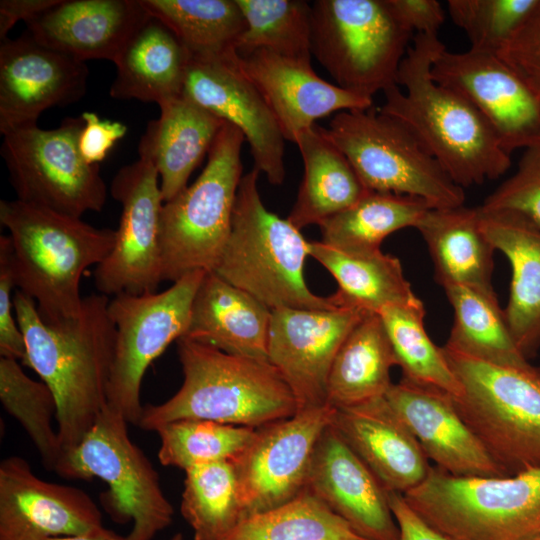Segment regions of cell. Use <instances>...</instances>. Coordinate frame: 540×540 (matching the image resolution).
I'll use <instances>...</instances> for the list:
<instances>
[{"label":"cell","mask_w":540,"mask_h":540,"mask_svg":"<svg viewBox=\"0 0 540 540\" xmlns=\"http://www.w3.org/2000/svg\"><path fill=\"white\" fill-rule=\"evenodd\" d=\"M396 359L378 313H368L339 348L327 380V405L356 406L384 397Z\"/></svg>","instance_id":"cell-33"},{"label":"cell","mask_w":540,"mask_h":540,"mask_svg":"<svg viewBox=\"0 0 540 540\" xmlns=\"http://www.w3.org/2000/svg\"><path fill=\"white\" fill-rule=\"evenodd\" d=\"M205 273L190 272L159 293H123L109 301L116 342L107 406L122 414L128 423L138 425L140 420L141 385L147 368L170 343L184 336Z\"/></svg>","instance_id":"cell-13"},{"label":"cell","mask_w":540,"mask_h":540,"mask_svg":"<svg viewBox=\"0 0 540 540\" xmlns=\"http://www.w3.org/2000/svg\"><path fill=\"white\" fill-rule=\"evenodd\" d=\"M182 94L237 127L250 146L254 168L269 183H283L285 138L263 96L239 68L236 52L215 58L190 56Z\"/></svg>","instance_id":"cell-18"},{"label":"cell","mask_w":540,"mask_h":540,"mask_svg":"<svg viewBox=\"0 0 540 540\" xmlns=\"http://www.w3.org/2000/svg\"><path fill=\"white\" fill-rule=\"evenodd\" d=\"M8 229L9 257L16 287L34 300L40 317L55 323L81 310L80 279L112 251L116 230L15 200L0 201Z\"/></svg>","instance_id":"cell-3"},{"label":"cell","mask_w":540,"mask_h":540,"mask_svg":"<svg viewBox=\"0 0 540 540\" xmlns=\"http://www.w3.org/2000/svg\"><path fill=\"white\" fill-rule=\"evenodd\" d=\"M478 207L485 213L518 216L540 228V144L524 149L514 174Z\"/></svg>","instance_id":"cell-44"},{"label":"cell","mask_w":540,"mask_h":540,"mask_svg":"<svg viewBox=\"0 0 540 540\" xmlns=\"http://www.w3.org/2000/svg\"><path fill=\"white\" fill-rule=\"evenodd\" d=\"M385 399L436 467L459 477H507L458 414L453 395L402 378Z\"/></svg>","instance_id":"cell-22"},{"label":"cell","mask_w":540,"mask_h":540,"mask_svg":"<svg viewBox=\"0 0 540 540\" xmlns=\"http://www.w3.org/2000/svg\"><path fill=\"white\" fill-rule=\"evenodd\" d=\"M108 296L83 298L80 312L63 321L45 322L33 299L14 293V312L23 334L26 366L53 392L62 456L73 450L107 407L116 327Z\"/></svg>","instance_id":"cell-1"},{"label":"cell","mask_w":540,"mask_h":540,"mask_svg":"<svg viewBox=\"0 0 540 540\" xmlns=\"http://www.w3.org/2000/svg\"><path fill=\"white\" fill-rule=\"evenodd\" d=\"M180 511L194 540H225L244 519L233 462L186 470Z\"/></svg>","instance_id":"cell-37"},{"label":"cell","mask_w":540,"mask_h":540,"mask_svg":"<svg viewBox=\"0 0 540 540\" xmlns=\"http://www.w3.org/2000/svg\"><path fill=\"white\" fill-rule=\"evenodd\" d=\"M45 540H126V537L102 526L80 535L53 537Z\"/></svg>","instance_id":"cell-51"},{"label":"cell","mask_w":540,"mask_h":540,"mask_svg":"<svg viewBox=\"0 0 540 540\" xmlns=\"http://www.w3.org/2000/svg\"><path fill=\"white\" fill-rule=\"evenodd\" d=\"M431 76L463 96L509 154L540 144V95L497 54L445 48L435 59Z\"/></svg>","instance_id":"cell-16"},{"label":"cell","mask_w":540,"mask_h":540,"mask_svg":"<svg viewBox=\"0 0 540 540\" xmlns=\"http://www.w3.org/2000/svg\"><path fill=\"white\" fill-rule=\"evenodd\" d=\"M378 314L403 379L438 388L453 396L461 394V385L442 347L436 346L425 330V308L421 300L387 306Z\"/></svg>","instance_id":"cell-39"},{"label":"cell","mask_w":540,"mask_h":540,"mask_svg":"<svg viewBox=\"0 0 540 540\" xmlns=\"http://www.w3.org/2000/svg\"><path fill=\"white\" fill-rule=\"evenodd\" d=\"M141 3L176 35L192 57L234 54L245 29L236 0H141Z\"/></svg>","instance_id":"cell-34"},{"label":"cell","mask_w":540,"mask_h":540,"mask_svg":"<svg viewBox=\"0 0 540 540\" xmlns=\"http://www.w3.org/2000/svg\"><path fill=\"white\" fill-rule=\"evenodd\" d=\"M388 502L399 529L398 540H451L426 523L402 493L388 491Z\"/></svg>","instance_id":"cell-49"},{"label":"cell","mask_w":540,"mask_h":540,"mask_svg":"<svg viewBox=\"0 0 540 540\" xmlns=\"http://www.w3.org/2000/svg\"><path fill=\"white\" fill-rule=\"evenodd\" d=\"M455 408L507 476L540 468V366L487 362L446 345Z\"/></svg>","instance_id":"cell-6"},{"label":"cell","mask_w":540,"mask_h":540,"mask_svg":"<svg viewBox=\"0 0 540 540\" xmlns=\"http://www.w3.org/2000/svg\"><path fill=\"white\" fill-rule=\"evenodd\" d=\"M110 192L122 210L114 247L96 266L95 286L106 296L155 292L163 281L159 174L148 159L139 157L117 171Z\"/></svg>","instance_id":"cell-14"},{"label":"cell","mask_w":540,"mask_h":540,"mask_svg":"<svg viewBox=\"0 0 540 540\" xmlns=\"http://www.w3.org/2000/svg\"><path fill=\"white\" fill-rule=\"evenodd\" d=\"M83 126L80 115L55 129L32 124L3 135L0 153L18 200L77 218L103 209L107 189L100 165L79 151Z\"/></svg>","instance_id":"cell-12"},{"label":"cell","mask_w":540,"mask_h":540,"mask_svg":"<svg viewBox=\"0 0 540 540\" xmlns=\"http://www.w3.org/2000/svg\"><path fill=\"white\" fill-rule=\"evenodd\" d=\"M331 425L387 491L404 494L426 478L428 458L385 396L335 409Z\"/></svg>","instance_id":"cell-25"},{"label":"cell","mask_w":540,"mask_h":540,"mask_svg":"<svg viewBox=\"0 0 540 540\" xmlns=\"http://www.w3.org/2000/svg\"><path fill=\"white\" fill-rule=\"evenodd\" d=\"M400 23L412 34H438L445 20L442 5L436 0H387Z\"/></svg>","instance_id":"cell-48"},{"label":"cell","mask_w":540,"mask_h":540,"mask_svg":"<svg viewBox=\"0 0 540 540\" xmlns=\"http://www.w3.org/2000/svg\"><path fill=\"white\" fill-rule=\"evenodd\" d=\"M497 55L540 95V3Z\"/></svg>","instance_id":"cell-46"},{"label":"cell","mask_w":540,"mask_h":540,"mask_svg":"<svg viewBox=\"0 0 540 540\" xmlns=\"http://www.w3.org/2000/svg\"><path fill=\"white\" fill-rule=\"evenodd\" d=\"M245 29L237 45L240 56L264 50L311 62L312 7L303 0H236Z\"/></svg>","instance_id":"cell-38"},{"label":"cell","mask_w":540,"mask_h":540,"mask_svg":"<svg viewBox=\"0 0 540 540\" xmlns=\"http://www.w3.org/2000/svg\"><path fill=\"white\" fill-rule=\"evenodd\" d=\"M334 413L329 405L307 408L256 428L232 461L244 518L285 504L306 489L315 446Z\"/></svg>","instance_id":"cell-15"},{"label":"cell","mask_w":540,"mask_h":540,"mask_svg":"<svg viewBox=\"0 0 540 540\" xmlns=\"http://www.w3.org/2000/svg\"><path fill=\"white\" fill-rule=\"evenodd\" d=\"M159 107L160 116L147 124L138 153L157 170L167 202L187 187L226 122L183 94Z\"/></svg>","instance_id":"cell-27"},{"label":"cell","mask_w":540,"mask_h":540,"mask_svg":"<svg viewBox=\"0 0 540 540\" xmlns=\"http://www.w3.org/2000/svg\"><path fill=\"white\" fill-rule=\"evenodd\" d=\"M430 208L417 197L367 191L351 207L319 225L322 242L346 250H378L391 233L416 228Z\"/></svg>","instance_id":"cell-36"},{"label":"cell","mask_w":540,"mask_h":540,"mask_svg":"<svg viewBox=\"0 0 540 540\" xmlns=\"http://www.w3.org/2000/svg\"><path fill=\"white\" fill-rule=\"evenodd\" d=\"M244 141L243 133L226 122L199 177L164 202L160 221L163 281L216 269L231 231Z\"/></svg>","instance_id":"cell-8"},{"label":"cell","mask_w":540,"mask_h":540,"mask_svg":"<svg viewBox=\"0 0 540 540\" xmlns=\"http://www.w3.org/2000/svg\"><path fill=\"white\" fill-rule=\"evenodd\" d=\"M177 351L184 375L179 390L161 404H148L138 427L155 431L182 419H203L258 428L298 412L296 398L268 360L232 355L181 337Z\"/></svg>","instance_id":"cell-4"},{"label":"cell","mask_w":540,"mask_h":540,"mask_svg":"<svg viewBox=\"0 0 540 540\" xmlns=\"http://www.w3.org/2000/svg\"><path fill=\"white\" fill-rule=\"evenodd\" d=\"M527 540H540V531L528 538Z\"/></svg>","instance_id":"cell-53"},{"label":"cell","mask_w":540,"mask_h":540,"mask_svg":"<svg viewBox=\"0 0 540 540\" xmlns=\"http://www.w3.org/2000/svg\"><path fill=\"white\" fill-rule=\"evenodd\" d=\"M190 54L176 35L150 15L117 61L109 94L118 100L162 103L183 93Z\"/></svg>","instance_id":"cell-29"},{"label":"cell","mask_w":540,"mask_h":540,"mask_svg":"<svg viewBox=\"0 0 540 540\" xmlns=\"http://www.w3.org/2000/svg\"><path fill=\"white\" fill-rule=\"evenodd\" d=\"M479 213L482 232L511 265L504 314L518 349L529 360L540 346V228L511 214Z\"/></svg>","instance_id":"cell-28"},{"label":"cell","mask_w":540,"mask_h":540,"mask_svg":"<svg viewBox=\"0 0 540 540\" xmlns=\"http://www.w3.org/2000/svg\"><path fill=\"white\" fill-rule=\"evenodd\" d=\"M259 174L254 168L241 178L231 231L214 272L270 310L336 307L330 296L308 289L303 269L310 242L288 219L266 209L258 191Z\"/></svg>","instance_id":"cell-5"},{"label":"cell","mask_w":540,"mask_h":540,"mask_svg":"<svg viewBox=\"0 0 540 540\" xmlns=\"http://www.w3.org/2000/svg\"><path fill=\"white\" fill-rule=\"evenodd\" d=\"M403 496L451 540H527L540 531V468L507 477H459L431 466Z\"/></svg>","instance_id":"cell-7"},{"label":"cell","mask_w":540,"mask_h":540,"mask_svg":"<svg viewBox=\"0 0 540 540\" xmlns=\"http://www.w3.org/2000/svg\"><path fill=\"white\" fill-rule=\"evenodd\" d=\"M368 313L342 306L271 310L268 361L292 390L298 411L327 405V380L333 360L344 340Z\"/></svg>","instance_id":"cell-17"},{"label":"cell","mask_w":540,"mask_h":540,"mask_svg":"<svg viewBox=\"0 0 540 540\" xmlns=\"http://www.w3.org/2000/svg\"><path fill=\"white\" fill-rule=\"evenodd\" d=\"M236 61L263 96L287 141L294 142L316 120L334 112L372 108L373 98L325 81L315 73L311 62L264 50L243 56L236 53Z\"/></svg>","instance_id":"cell-23"},{"label":"cell","mask_w":540,"mask_h":540,"mask_svg":"<svg viewBox=\"0 0 540 540\" xmlns=\"http://www.w3.org/2000/svg\"><path fill=\"white\" fill-rule=\"evenodd\" d=\"M312 7V55L336 85L373 98L396 84L413 34L387 0H317Z\"/></svg>","instance_id":"cell-10"},{"label":"cell","mask_w":540,"mask_h":540,"mask_svg":"<svg viewBox=\"0 0 540 540\" xmlns=\"http://www.w3.org/2000/svg\"><path fill=\"white\" fill-rule=\"evenodd\" d=\"M84 126L79 137V151L89 164H100L115 144L127 133L119 121L103 120L94 112H83Z\"/></svg>","instance_id":"cell-47"},{"label":"cell","mask_w":540,"mask_h":540,"mask_svg":"<svg viewBox=\"0 0 540 540\" xmlns=\"http://www.w3.org/2000/svg\"><path fill=\"white\" fill-rule=\"evenodd\" d=\"M225 540H363L305 489L291 501L244 518Z\"/></svg>","instance_id":"cell-40"},{"label":"cell","mask_w":540,"mask_h":540,"mask_svg":"<svg viewBox=\"0 0 540 540\" xmlns=\"http://www.w3.org/2000/svg\"><path fill=\"white\" fill-rule=\"evenodd\" d=\"M416 229L427 244L435 279L443 288L494 290L495 248L481 230L478 207L430 208Z\"/></svg>","instance_id":"cell-30"},{"label":"cell","mask_w":540,"mask_h":540,"mask_svg":"<svg viewBox=\"0 0 540 540\" xmlns=\"http://www.w3.org/2000/svg\"><path fill=\"white\" fill-rule=\"evenodd\" d=\"M16 287L10 257L8 236L0 237V355L27 364L26 345L21 329L13 316Z\"/></svg>","instance_id":"cell-45"},{"label":"cell","mask_w":540,"mask_h":540,"mask_svg":"<svg viewBox=\"0 0 540 540\" xmlns=\"http://www.w3.org/2000/svg\"><path fill=\"white\" fill-rule=\"evenodd\" d=\"M324 130L367 190L417 197L433 208L464 205V189L399 120L371 108L341 111Z\"/></svg>","instance_id":"cell-9"},{"label":"cell","mask_w":540,"mask_h":540,"mask_svg":"<svg viewBox=\"0 0 540 540\" xmlns=\"http://www.w3.org/2000/svg\"><path fill=\"white\" fill-rule=\"evenodd\" d=\"M170 540H184V537H183L182 533L178 532V533L174 534L170 538Z\"/></svg>","instance_id":"cell-52"},{"label":"cell","mask_w":540,"mask_h":540,"mask_svg":"<svg viewBox=\"0 0 540 540\" xmlns=\"http://www.w3.org/2000/svg\"><path fill=\"white\" fill-rule=\"evenodd\" d=\"M86 62L46 47L27 32L0 44V133L37 124L41 113L79 101Z\"/></svg>","instance_id":"cell-19"},{"label":"cell","mask_w":540,"mask_h":540,"mask_svg":"<svg viewBox=\"0 0 540 540\" xmlns=\"http://www.w3.org/2000/svg\"><path fill=\"white\" fill-rule=\"evenodd\" d=\"M127 425L122 414L107 406L54 472L68 479L103 480L108 485L101 496L106 512L117 523L132 522L126 540H153L171 524L174 508L151 461L131 441Z\"/></svg>","instance_id":"cell-11"},{"label":"cell","mask_w":540,"mask_h":540,"mask_svg":"<svg viewBox=\"0 0 540 540\" xmlns=\"http://www.w3.org/2000/svg\"><path fill=\"white\" fill-rule=\"evenodd\" d=\"M301 154L304 175L288 220L299 230L339 214L369 190L323 127L314 125L294 142Z\"/></svg>","instance_id":"cell-31"},{"label":"cell","mask_w":540,"mask_h":540,"mask_svg":"<svg viewBox=\"0 0 540 540\" xmlns=\"http://www.w3.org/2000/svg\"><path fill=\"white\" fill-rule=\"evenodd\" d=\"M256 428L203 419H182L159 426L161 465L184 471L219 461H233L250 444Z\"/></svg>","instance_id":"cell-41"},{"label":"cell","mask_w":540,"mask_h":540,"mask_svg":"<svg viewBox=\"0 0 540 540\" xmlns=\"http://www.w3.org/2000/svg\"><path fill=\"white\" fill-rule=\"evenodd\" d=\"M271 310L249 293L206 272L183 337L228 354L268 360Z\"/></svg>","instance_id":"cell-26"},{"label":"cell","mask_w":540,"mask_h":540,"mask_svg":"<svg viewBox=\"0 0 540 540\" xmlns=\"http://www.w3.org/2000/svg\"><path fill=\"white\" fill-rule=\"evenodd\" d=\"M58 0H1L0 1V39H7L8 32L19 21L25 23L49 9Z\"/></svg>","instance_id":"cell-50"},{"label":"cell","mask_w":540,"mask_h":540,"mask_svg":"<svg viewBox=\"0 0 540 540\" xmlns=\"http://www.w3.org/2000/svg\"><path fill=\"white\" fill-rule=\"evenodd\" d=\"M149 17L141 0H58L27 21L25 32L81 61L102 59L115 64Z\"/></svg>","instance_id":"cell-24"},{"label":"cell","mask_w":540,"mask_h":540,"mask_svg":"<svg viewBox=\"0 0 540 540\" xmlns=\"http://www.w3.org/2000/svg\"><path fill=\"white\" fill-rule=\"evenodd\" d=\"M540 0H449L452 22L470 49L498 54L530 17Z\"/></svg>","instance_id":"cell-43"},{"label":"cell","mask_w":540,"mask_h":540,"mask_svg":"<svg viewBox=\"0 0 540 540\" xmlns=\"http://www.w3.org/2000/svg\"><path fill=\"white\" fill-rule=\"evenodd\" d=\"M310 256L337 281L338 290L330 296L336 306L379 313L387 306L420 300L405 278L400 260L381 249L346 250L315 241L310 242Z\"/></svg>","instance_id":"cell-32"},{"label":"cell","mask_w":540,"mask_h":540,"mask_svg":"<svg viewBox=\"0 0 540 540\" xmlns=\"http://www.w3.org/2000/svg\"><path fill=\"white\" fill-rule=\"evenodd\" d=\"M306 489L363 540H398L388 491L330 424L310 463Z\"/></svg>","instance_id":"cell-21"},{"label":"cell","mask_w":540,"mask_h":540,"mask_svg":"<svg viewBox=\"0 0 540 540\" xmlns=\"http://www.w3.org/2000/svg\"><path fill=\"white\" fill-rule=\"evenodd\" d=\"M102 514L82 489L47 482L10 456L0 464V540H45L102 527Z\"/></svg>","instance_id":"cell-20"},{"label":"cell","mask_w":540,"mask_h":540,"mask_svg":"<svg viewBox=\"0 0 540 540\" xmlns=\"http://www.w3.org/2000/svg\"><path fill=\"white\" fill-rule=\"evenodd\" d=\"M444 290L454 312L446 346L495 364L529 362L512 337L494 290L466 286H447Z\"/></svg>","instance_id":"cell-35"},{"label":"cell","mask_w":540,"mask_h":540,"mask_svg":"<svg viewBox=\"0 0 540 540\" xmlns=\"http://www.w3.org/2000/svg\"><path fill=\"white\" fill-rule=\"evenodd\" d=\"M438 34H417L378 109L406 125L463 189L502 176L511 157L480 113L456 91L436 82L432 65L445 49Z\"/></svg>","instance_id":"cell-2"},{"label":"cell","mask_w":540,"mask_h":540,"mask_svg":"<svg viewBox=\"0 0 540 540\" xmlns=\"http://www.w3.org/2000/svg\"><path fill=\"white\" fill-rule=\"evenodd\" d=\"M0 400L30 437L45 468L55 471L63 453L52 426L57 403L49 386L30 378L19 361L0 357Z\"/></svg>","instance_id":"cell-42"}]
</instances>
